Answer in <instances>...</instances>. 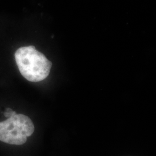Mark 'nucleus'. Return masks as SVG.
Returning <instances> with one entry per match:
<instances>
[{
	"mask_svg": "<svg viewBox=\"0 0 156 156\" xmlns=\"http://www.w3.org/2000/svg\"><path fill=\"white\" fill-rule=\"evenodd\" d=\"M15 57L21 74L28 81L40 82L48 76L52 64L34 46L20 48Z\"/></svg>",
	"mask_w": 156,
	"mask_h": 156,
	"instance_id": "1",
	"label": "nucleus"
},
{
	"mask_svg": "<svg viewBox=\"0 0 156 156\" xmlns=\"http://www.w3.org/2000/svg\"><path fill=\"white\" fill-rule=\"evenodd\" d=\"M34 129L30 117L16 114L0 122V140L11 145H23L33 134Z\"/></svg>",
	"mask_w": 156,
	"mask_h": 156,
	"instance_id": "2",
	"label": "nucleus"
},
{
	"mask_svg": "<svg viewBox=\"0 0 156 156\" xmlns=\"http://www.w3.org/2000/svg\"><path fill=\"white\" fill-rule=\"evenodd\" d=\"M16 112L13 111L11 108H6V109L5 113H4V115L6 117L9 118L11 117L12 116L16 115Z\"/></svg>",
	"mask_w": 156,
	"mask_h": 156,
	"instance_id": "3",
	"label": "nucleus"
}]
</instances>
